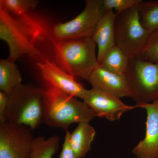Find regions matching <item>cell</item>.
<instances>
[{
  "label": "cell",
  "mask_w": 158,
  "mask_h": 158,
  "mask_svg": "<svg viewBox=\"0 0 158 158\" xmlns=\"http://www.w3.org/2000/svg\"><path fill=\"white\" fill-rule=\"evenodd\" d=\"M49 37L45 23L30 14L13 16L0 7V39L9 49V59L15 62L23 56L37 58L39 46Z\"/></svg>",
  "instance_id": "1"
},
{
  "label": "cell",
  "mask_w": 158,
  "mask_h": 158,
  "mask_svg": "<svg viewBox=\"0 0 158 158\" xmlns=\"http://www.w3.org/2000/svg\"><path fill=\"white\" fill-rule=\"evenodd\" d=\"M97 117L85 102L51 87L44 88L43 121L50 127L66 131L74 123H89Z\"/></svg>",
  "instance_id": "2"
},
{
  "label": "cell",
  "mask_w": 158,
  "mask_h": 158,
  "mask_svg": "<svg viewBox=\"0 0 158 158\" xmlns=\"http://www.w3.org/2000/svg\"><path fill=\"white\" fill-rule=\"evenodd\" d=\"M6 122L37 129L43 118L44 88L22 84L8 95Z\"/></svg>",
  "instance_id": "3"
},
{
  "label": "cell",
  "mask_w": 158,
  "mask_h": 158,
  "mask_svg": "<svg viewBox=\"0 0 158 158\" xmlns=\"http://www.w3.org/2000/svg\"><path fill=\"white\" fill-rule=\"evenodd\" d=\"M96 46L91 37L58 40L54 49L56 63L73 77L88 81L98 64Z\"/></svg>",
  "instance_id": "4"
},
{
  "label": "cell",
  "mask_w": 158,
  "mask_h": 158,
  "mask_svg": "<svg viewBox=\"0 0 158 158\" xmlns=\"http://www.w3.org/2000/svg\"><path fill=\"white\" fill-rule=\"evenodd\" d=\"M131 98L136 106L149 103L158 98V64L137 56L129 59L125 74Z\"/></svg>",
  "instance_id": "5"
},
{
  "label": "cell",
  "mask_w": 158,
  "mask_h": 158,
  "mask_svg": "<svg viewBox=\"0 0 158 158\" xmlns=\"http://www.w3.org/2000/svg\"><path fill=\"white\" fill-rule=\"evenodd\" d=\"M138 6L116 14L115 22L116 45L129 59L140 56L150 34L141 24Z\"/></svg>",
  "instance_id": "6"
},
{
  "label": "cell",
  "mask_w": 158,
  "mask_h": 158,
  "mask_svg": "<svg viewBox=\"0 0 158 158\" xmlns=\"http://www.w3.org/2000/svg\"><path fill=\"white\" fill-rule=\"evenodd\" d=\"M106 11L102 0H87L85 9L76 17L67 22L55 25L53 34L58 40L92 37Z\"/></svg>",
  "instance_id": "7"
},
{
  "label": "cell",
  "mask_w": 158,
  "mask_h": 158,
  "mask_svg": "<svg viewBox=\"0 0 158 158\" xmlns=\"http://www.w3.org/2000/svg\"><path fill=\"white\" fill-rule=\"evenodd\" d=\"M32 131L24 126L0 123V158H31Z\"/></svg>",
  "instance_id": "8"
},
{
  "label": "cell",
  "mask_w": 158,
  "mask_h": 158,
  "mask_svg": "<svg viewBox=\"0 0 158 158\" xmlns=\"http://www.w3.org/2000/svg\"><path fill=\"white\" fill-rule=\"evenodd\" d=\"M82 100L93 110L97 117L110 121L120 119L125 112L137 108L126 105L117 97L94 88L86 89Z\"/></svg>",
  "instance_id": "9"
},
{
  "label": "cell",
  "mask_w": 158,
  "mask_h": 158,
  "mask_svg": "<svg viewBox=\"0 0 158 158\" xmlns=\"http://www.w3.org/2000/svg\"><path fill=\"white\" fill-rule=\"evenodd\" d=\"M37 65L43 79L47 85V87L56 88L82 100L86 89L76 81L74 77L66 72L56 63L48 60L37 63Z\"/></svg>",
  "instance_id": "10"
},
{
  "label": "cell",
  "mask_w": 158,
  "mask_h": 158,
  "mask_svg": "<svg viewBox=\"0 0 158 158\" xmlns=\"http://www.w3.org/2000/svg\"><path fill=\"white\" fill-rule=\"evenodd\" d=\"M147 113L145 135L133 148L136 158H158V98L149 103L136 106Z\"/></svg>",
  "instance_id": "11"
},
{
  "label": "cell",
  "mask_w": 158,
  "mask_h": 158,
  "mask_svg": "<svg viewBox=\"0 0 158 158\" xmlns=\"http://www.w3.org/2000/svg\"><path fill=\"white\" fill-rule=\"evenodd\" d=\"M88 81L94 89L118 98L131 97V91L126 75L109 71L102 68L98 64L92 71Z\"/></svg>",
  "instance_id": "12"
},
{
  "label": "cell",
  "mask_w": 158,
  "mask_h": 158,
  "mask_svg": "<svg viewBox=\"0 0 158 158\" xmlns=\"http://www.w3.org/2000/svg\"><path fill=\"white\" fill-rule=\"evenodd\" d=\"M116 13L113 10H107L98 23L91 38L98 47V64L110 49L116 45L115 22Z\"/></svg>",
  "instance_id": "13"
},
{
  "label": "cell",
  "mask_w": 158,
  "mask_h": 158,
  "mask_svg": "<svg viewBox=\"0 0 158 158\" xmlns=\"http://www.w3.org/2000/svg\"><path fill=\"white\" fill-rule=\"evenodd\" d=\"M96 131L89 123H78L72 133H71V147L77 158H84L91 149Z\"/></svg>",
  "instance_id": "14"
},
{
  "label": "cell",
  "mask_w": 158,
  "mask_h": 158,
  "mask_svg": "<svg viewBox=\"0 0 158 158\" xmlns=\"http://www.w3.org/2000/svg\"><path fill=\"white\" fill-rule=\"evenodd\" d=\"M14 61L9 58L0 60V91L7 95L22 85V76Z\"/></svg>",
  "instance_id": "15"
},
{
  "label": "cell",
  "mask_w": 158,
  "mask_h": 158,
  "mask_svg": "<svg viewBox=\"0 0 158 158\" xmlns=\"http://www.w3.org/2000/svg\"><path fill=\"white\" fill-rule=\"evenodd\" d=\"M129 59L121 49L115 45L103 57L99 65L109 71L125 75L128 67Z\"/></svg>",
  "instance_id": "16"
},
{
  "label": "cell",
  "mask_w": 158,
  "mask_h": 158,
  "mask_svg": "<svg viewBox=\"0 0 158 158\" xmlns=\"http://www.w3.org/2000/svg\"><path fill=\"white\" fill-rule=\"evenodd\" d=\"M60 139L54 135L48 138L39 136L34 138L31 158H53L59 148Z\"/></svg>",
  "instance_id": "17"
},
{
  "label": "cell",
  "mask_w": 158,
  "mask_h": 158,
  "mask_svg": "<svg viewBox=\"0 0 158 158\" xmlns=\"http://www.w3.org/2000/svg\"><path fill=\"white\" fill-rule=\"evenodd\" d=\"M140 20L148 32L158 30V1H142L138 6Z\"/></svg>",
  "instance_id": "18"
},
{
  "label": "cell",
  "mask_w": 158,
  "mask_h": 158,
  "mask_svg": "<svg viewBox=\"0 0 158 158\" xmlns=\"http://www.w3.org/2000/svg\"><path fill=\"white\" fill-rule=\"evenodd\" d=\"M36 0H1L0 7L16 16L29 14L39 4Z\"/></svg>",
  "instance_id": "19"
},
{
  "label": "cell",
  "mask_w": 158,
  "mask_h": 158,
  "mask_svg": "<svg viewBox=\"0 0 158 158\" xmlns=\"http://www.w3.org/2000/svg\"><path fill=\"white\" fill-rule=\"evenodd\" d=\"M138 56L158 64V30L150 34L146 45Z\"/></svg>",
  "instance_id": "20"
},
{
  "label": "cell",
  "mask_w": 158,
  "mask_h": 158,
  "mask_svg": "<svg viewBox=\"0 0 158 158\" xmlns=\"http://www.w3.org/2000/svg\"><path fill=\"white\" fill-rule=\"evenodd\" d=\"M142 0H102L105 11L114 9L116 14L138 6Z\"/></svg>",
  "instance_id": "21"
},
{
  "label": "cell",
  "mask_w": 158,
  "mask_h": 158,
  "mask_svg": "<svg viewBox=\"0 0 158 158\" xmlns=\"http://www.w3.org/2000/svg\"><path fill=\"white\" fill-rule=\"evenodd\" d=\"M65 134L62 150L59 158H77L71 147L70 137L71 132L68 130L65 131Z\"/></svg>",
  "instance_id": "22"
},
{
  "label": "cell",
  "mask_w": 158,
  "mask_h": 158,
  "mask_svg": "<svg viewBox=\"0 0 158 158\" xmlns=\"http://www.w3.org/2000/svg\"><path fill=\"white\" fill-rule=\"evenodd\" d=\"M8 95L0 91V123L6 122L5 115L8 104Z\"/></svg>",
  "instance_id": "23"
}]
</instances>
